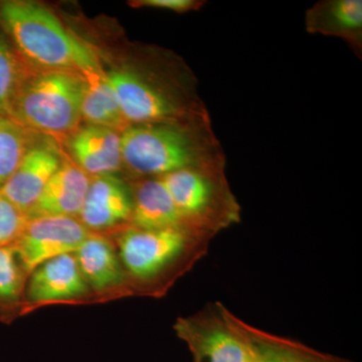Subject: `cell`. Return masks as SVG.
<instances>
[{"mask_svg":"<svg viewBox=\"0 0 362 362\" xmlns=\"http://www.w3.org/2000/svg\"><path fill=\"white\" fill-rule=\"evenodd\" d=\"M25 78L18 57L0 37V115L11 113V105Z\"/></svg>","mask_w":362,"mask_h":362,"instance_id":"cell-19","label":"cell"},{"mask_svg":"<svg viewBox=\"0 0 362 362\" xmlns=\"http://www.w3.org/2000/svg\"><path fill=\"white\" fill-rule=\"evenodd\" d=\"M132 199L131 221L135 228L143 230L168 228L187 230L158 177H147L143 180L136 188Z\"/></svg>","mask_w":362,"mask_h":362,"instance_id":"cell-14","label":"cell"},{"mask_svg":"<svg viewBox=\"0 0 362 362\" xmlns=\"http://www.w3.org/2000/svg\"><path fill=\"white\" fill-rule=\"evenodd\" d=\"M88 291L75 256L69 254L49 259L33 272L28 296L35 302H54L84 296Z\"/></svg>","mask_w":362,"mask_h":362,"instance_id":"cell-12","label":"cell"},{"mask_svg":"<svg viewBox=\"0 0 362 362\" xmlns=\"http://www.w3.org/2000/svg\"><path fill=\"white\" fill-rule=\"evenodd\" d=\"M250 332L258 351V362H317L294 343L272 337L252 326Z\"/></svg>","mask_w":362,"mask_h":362,"instance_id":"cell-20","label":"cell"},{"mask_svg":"<svg viewBox=\"0 0 362 362\" xmlns=\"http://www.w3.org/2000/svg\"><path fill=\"white\" fill-rule=\"evenodd\" d=\"M90 233L80 221L68 216H44L28 221L13 245L26 274L57 257L75 254Z\"/></svg>","mask_w":362,"mask_h":362,"instance_id":"cell-7","label":"cell"},{"mask_svg":"<svg viewBox=\"0 0 362 362\" xmlns=\"http://www.w3.org/2000/svg\"><path fill=\"white\" fill-rule=\"evenodd\" d=\"M71 150L87 175H112L122 165L120 135L110 128L86 126L71 138Z\"/></svg>","mask_w":362,"mask_h":362,"instance_id":"cell-13","label":"cell"},{"mask_svg":"<svg viewBox=\"0 0 362 362\" xmlns=\"http://www.w3.org/2000/svg\"><path fill=\"white\" fill-rule=\"evenodd\" d=\"M25 272L13 246L0 247V312L20 300Z\"/></svg>","mask_w":362,"mask_h":362,"instance_id":"cell-18","label":"cell"},{"mask_svg":"<svg viewBox=\"0 0 362 362\" xmlns=\"http://www.w3.org/2000/svg\"><path fill=\"white\" fill-rule=\"evenodd\" d=\"M85 81L78 74L42 71L23 81L11 105L14 122L52 134L75 130L82 120Z\"/></svg>","mask_w":362,"mask_h":362,"instance_id":"cell-4","label":"cell"},{"mask_svg":"<svg viewBox=\"0 0 362 362\" xmlns=\"http://www.w3.org/2000/svg\"><path fill=\"white\" fill-rule=\"evenodd\" d=\"M225 168H185L156 176L187 230L213 237L239 223L240 204L226 180Z\"/></svg>","mask_w":362,"mask_h":362,"instance_id":"cell-3","label":"cell"},{"mask_svg":"<svg viewBox=\"0 0 362 362\" xmlns=\"http://www.w3.org/2000/svg\"><path fill=\"white\" fill-rule=\"evenodd\" d=\"M305 28L312 35L342 40L361 59V0H321L316 2L305 13Z\"/></svg>","mask_w":362,"mask_h":362,"instance_id":"cell-10","label":"cell"},{"mask_svg":"<svg viewBox=\"0 0 362 362\" xmlns=\"http://www.w3.org/2000/svg\"><path fill=\"white\" fill-rule=\"evenodd\" d=\"M132 206V195L122 181L113 175L95 176L78 218L87 230H104L130 221Z\"/></svg>","mask_w":362,"mask_h":362,"instance_id":"cell-9","label":"cell"},{"mask_svg":"<svg viewBox=\"0 0 362 362\" xmlns=\"http://www.w3.org/2000/svg\"><path fill=\"white\" fill-rule=\"evenodd\" d=\"M175 329L199 362H258L250 325L221 303L180 319Z\"/></svg>","mask_w":362,"mask_h":362,"instance_id":"cell-5","label":"cell"},{"mask_svg":"<svg viewBox=\"0 0 362 362\" xmlns=\"http://www.w3.org/2000/svg\"><path fill=\"white\" fill-rule=\"evenodd\" d=\"M28 221L26 214L0 195V247L13 246Z\"/></svg>","mask_w":362,"mask_h":362,"instance_id":"cell-21","label":"cell"},{"mask_svg":"<svg viewBox=\"0 0 362 362\" xmlns=\"http://www.w3.org/2000/svg\"><path fill=\"white\" fill-rule=\"evenodd\" d=\"M59 166L58 154L51 146L40 145L30 148L16 171L0 187V195L28 214Z\"/></svg>","mask_w":362,"mask_h":362,"instance_id":"cell-8","label":"cell"},{"mask_svg":"<svg viewBox=\"0 0 362 362\" xmlns=\"http://www.w3.org/2000/svg\"><path fill=\"white\" fill-rule=\"evenodd\" d=\"M120 142L122 163L146 177L185 168L226 166L209 113L129 125L121 132Z\"/></svg>","mask_w":362,"mask_h":362,"instance_id":"cell-1","label":"cell"},{"mask_svg":"<svg viewBox=\"0 0 362 362\" xmlns=\"http://www.w3.org/2000/svg\"><path fill=\"white\" fill-rule=\"evenodd\" d=\"M28 139L21 125L0 119V187L20 165L26 152Z\"/></svg>","mask_w":362,"mask_h":362,"instance_id":"cell-17","label":"cell"},{"mask_svg":"<svg viewBox=\"0 0 362 362\" xmlns=\"http://www.w3.org/2000/svg\"><path fill=\"white\" fill-rule=\"evenodd\" d=\"M74 256L86 283L93 289L102 291L123 282L122 266L113 247L104 238L90 235Z\"/></svg>","mask_w":362,"mask_h":362,"instance_id":"cell-15","label":"cell"},{"mask_svg":"<svg viewBox=\"0 0 362 362\" xmlns=\"http://www.w3.org/2000/svg\"><path fill=\"white\" fill-rule=\"evenodd\" d=\"M85 81L81 114L88 125L100 126L113 130L123 131L127 124L121 116L115 95L109 85L106 71L97 66L83 73Z\"/></svg>","mask_w":362,"mask_h":362,"instance_id":"cell-16","label":"cell"},{"mask_svg":"<svg viewBox=\"0 0 362 362\" xmlns=\"http://www.w3.org/2000/svg\"><path fill=\"white\" fill-rule=\"evenodd\" d=\"M204 233L180 228L143 230L133 226L119 237L124 266L134 277L149 280L185 254L194 240H209Z\"/></svg>","mask_w":362,"mask_h":362,"instance_id":"cell-6","label":"cell"},{"mask_svg":"<svg viewBox=\"0 0 362 362\" xmlns=\"http://www.w3.org/2000/svg\"><path fill=\"white\" fill-rule=\"evenodd\" d=\"M204 0H138L132 2L137 7H151V8L166 9L178 13L199 11L206 6Z\"/></svg>","mask_w":362,"mask_h":362,"instance_id":"cell-22","label":"cell"},{"mask_svg":"<svg viewBox=\"0 0 362 362\" xmlns=\"http://www.w3.org/2000/svg\"><path fill=\"white\" fill-rule=\"evenodd\" d=\"M89 185V177L78 166L61 163L26 214L28 220L44 216H78Z\"/></svg>","mask_w":362,"mask_h":362,"instance_id":"cell-11","label":"cell"},{"mask_svg":"<svg viewBox=\"0 0 362 362\" xmlns=\"http://www.w3.org/2000/svg\"><path fill=\"white\" fill-rule=\"evenodd\" d=\"M0 21L21 54L45 71L82 75L100 65L96 52L63 25L51 9L33 1L0 4Z\"/></svg>","mask_w":362,"mask_h":362,"instance_id":"cell-2","label":"cell"}]
</instances>
